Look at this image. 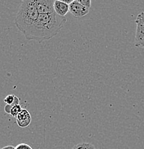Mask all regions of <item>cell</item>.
<instances>
[{
	"mask_svg": "<svg viewBox=\"0 0 144 149\" xmlns=\"http://www.w3.org/2000/svg\"><path fill=\"white\" fill-rule=\"evenodd\" d=\"M134 45L136 46V47L144 48V39L138 40V41H135Z\"/></svg>",
	"mask_w": 144,
	"mask_h": 149,
	"instance_id": "4fadbf2b",
	"label": "cell"
},
{
	"mask_svg": "<svg viewBox=\"0 0 144 149\" xmlns=\"http://www.w3.org/2000/svg\"><path fill=\"white\" fill-rule=\"evenodd\" d=\"M76 1L88 8L90 9L91 7V0H76Z\"/></svg>",
	"mask_w": 144,
	"mask_h": 149,
	"instance_id": "8fae6325",
	"label": "cell"
},
{
	"mask_svg": "<svg viewBox=\"0 0 144 149\" xmlns=\"http://www.w3.org/2000/svg\"><path fill=\"white\" fill-rule=\"evenodd\" d=\"M1 149H15V147H14L13 146H7L3 147Z\"/></svg>",
	"mask_w": 144,
	"mask_h": 149,
	"instance_id": "2e32d148",
	"label": "cell"
},
{
	"mask_svg": "<svg viewBox=\"0 0 144 149\" xmlns=\"http://www.w3.org/2000/svg\"><path fill=\"white\" fill-rule=\"evenodd\" d=\"M55 0H35L37 9L40 15L55 13L54 4Z\"/></svg>",
	"mask_w": 144,
	"mask_h": 149,
	"instance_id": "3957f363",
	"label": "cell"
},
{
	"mask_svg": "<svg viewBox=\"0 0 144 149\" xmlns=\"http://www.w3.org/2000/svg\"><path fill=\"white\" fill-rule=\"evenodd\" d=\"M12 106H13V105H6L5 107H4V111H5L7 113H8V114H10V111H11V109H12Z\"/></svg>",
	"mask_w": 144,
	"mask_h": 149,
	"instance_id": "5bb4252c",
	"label": "cell"
},
{
	"mask_svg": "<svg viewBox=\"0 0 144 149\" xmlns=\"http://www.w3.org/2000/svg\"><path fill=\"white\" fill-rule=\"evenodd\" d=\"M17 123L20 128H26L30 125L32 117L29 112L26 109H22L16 117Z\"/></svg>",
	"mask_w": 144,
	"mask_h": 149,
	"instance_id": "8992f818",
	"label": "cell"
},
{
	"mask_svg": "<svg viewBox=\"0 0 144 149\" xmlns=\"http://www.w3.org/2000/svg\"><path fill=\"white\" fill-rule=\"evenodd\" d=\"M39 15L35 0H22L15 17L16 27L24 34L36 22Z\"/></svg>",
	"mask_w": 144,
	"mask_h": 149,
	"instance_id": "7a4b0ae2",
	"label": "cell"
},
{
	"mask_svg": "<svg viewBox=\"0 0 144 149\" xmlns=\"http://www.w3.org/2000/svg\"><path fill=\"white\" fill-rule=\"evenodd\" d=\"M4 101L6 105H18L19 104V98L15 95H9L4 99Z\"/></svg>",
	"mask_w": 144,
	"mask_h": 149,
	"instance_id": "ba28073f",
	"label": "cell"
},
{
	"mask_svg": "<svg viewBox=\"0 0 144 149\" xmlns=\"http://www.w3.org/2000/svg\"><path fill=\"white\" fill-rule=\"evenodd\" d=\"M89 8L85 7L84 5L77 1L76 0L70 4V12L75 17H83L86 16L89 13Z\"/></svg>",
	"mask_w": 144,
	"mask_h": 149,
	"instance_id": "277c9868",
	"label": "cell"
},
{
	"mask_svg": "<svg viewBox=\"0 0 144 149\" xmlns=\"http://www.w3.org/2000/svg\"><path fill=\"white\" fill-rule=\"evenodd\" d=\"M0 149H1V148H0Z\"/></svg>",
	"mask_w": 144,
	"mask_h": 149,
	"instance_id": "e0dca14e",
	"label": "cell"
},
{
	"mask_svg": "<svg viewBox=\"0 0 144 149\" xmlns=\"http://www.w3.org/2000/svg\"><path fill=\"white\" fill-rule=\"evenodd\" d=\"M23 108H22V106L20 105V104H18V105H15L12 106V109H11L10 111V115L12 116V117L16 118L17 116L22 111Z\"/></svg>",
	"mask_w": 144,
	"mask_h": 149,
	"instance_id": "30bf717a",
	"label": "cell"
},
{
	"mask_svg": "<svg viewBox=\"0 0 144 149\" xmlns=\"http://www.w3.org/2000/svg\"><path fill=\"white\" fill-rule=\"evenodd\" d=\"M15 149H32V148L27 143H20L15 147Z\"/></svg>",
	"mask_w": 144,
	"mask_h": 149,
	"instance_id": "7c38bea8",
	"label": "cell"
},
{
	"mask_svg": "<svg viewBox=\"0 0 144 149\" xmlns=\"http://www.w3.org/2000/svg\"><path fill=\"white\" fill-rule=\"evenodd\" d=\"M54 9L55 13L59 16L65 17V15L70 12V4H66L60 0H55L54 4Z\"/></svg>",
	"mask_w": 144,
	"mask_h": 149,
	"instance_id": "52a82bcc",
	"label": "cell"
},
{
	"mask_svg": "<svg viewBox=\"0 0 144 149\" xmlns=\"http://www.w3.org/2000/svg\"><path fill=\"white\" fill-rule=\"evenodd\" d=\"M60 1H63V2L66 3V4H70L71 3H72L74 1H75V0H60Z\"/></svg>",
	"mask_w": 144,
	"mask_h": 149,
	"instance_id": "9a60e30c",
	"label": "cell"
},
{
	"mask_svg": "<svg viewBox=\"0 0 144 149\" xmlns=\"http://www.w3.org/2000/svg\"><path fill=\"white\" fill-rule=\"evenodd\" d=\"M135 22L136 24L135 41H138L144 39V12H141L138 15Z\"/></svg>",
	"mask_w": 144,
	"mask_h": 149,
	"instance_id": "5b68a950",
	"label": "cell"
},
{
	"mask_svg": "<svg viewBox=\"0 0 144 149\" xmlns=\"http://www.w3.org/2000/svg\"><path fill=\"white\" fill-rule=\"evenodd\" d=\"M72 149H95V148L90 143H80L74 146Z\"/></svg>",
	"mask_w": 144,
	"mask_h": 149,
	"instance_id": "9c48e42d",
	"label": "cell"
},
{
	"mask_svg": "<svg viewBox=\"0 0 144 149\" xmlns=\"http://www.w3.org/2000/svg\"><path fill=\"white\" fill-rule=\"evenodd\" d=\"M66 22L65 17L59 16L55 12L40 15L36 22L23 35L27 40L42 42L58 35Z\"/></svg>",
	"mask_w": 144,
	"mask_h": 149,
	"instance_id": "6da1fadb",
	"label": "cell"
}]
</instances>
